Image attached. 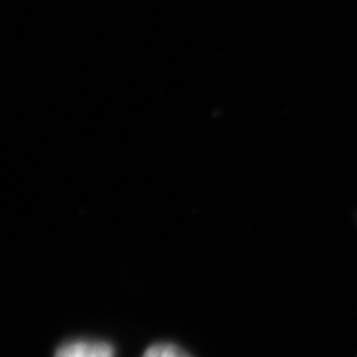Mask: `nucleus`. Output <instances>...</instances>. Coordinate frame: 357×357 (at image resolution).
Masks as SVG:
<instances>
[{
  "mask_svg": "<svg viewBox=\"0 0 357 357\" xmlns=\"http://www.w3.org/2000/svg\"><path fill=\"white\" fill-rule=\"evenodd\" d=\"M54 357H115V349L105 341L79 340L60 345Z\"/></svg>",
  "mask_w": 357,
  "mask_h": 357,
  "instance_id": "nucleus-1",
  "label": "nucleus"
},
{
  "mask_svg": "<svg viewBox=\"0 0 357 357\" xmlns=\"http://www.w3.org/2000/svg\"><path fill=\"white\" fill-rule=\"evenodd\" d=\"M142 357H192L189 353H186L183 349L174 344H153L143 353Z\"/></svg>",
  "mask_w": 357,
  "mask_h": 357,
  "instance_id": "nucleus-2",
  "label": "nucleus"
}]
</instances>
